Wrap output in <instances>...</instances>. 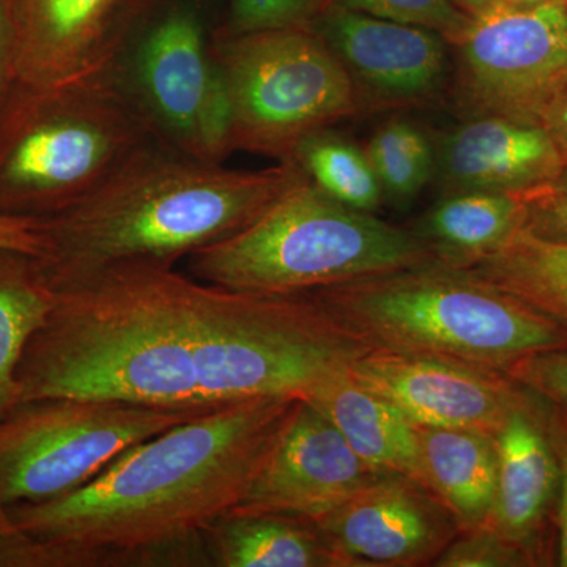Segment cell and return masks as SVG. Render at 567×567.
I'll return each mask as SVG.
<instances>
[{
    "mask_svg": "<svg viewBox=\"0 0 567 567\" xmlns=\"http://www.w3.org/2000/svg\"><path fill=\"white\" fill-rule=\"evenodd\" d=\"M300 399L205 410L130 447L78 491L7 507L61 567L212 566L207 529L238 506Z\"/></svg>",
    "mask_w": 567,
    "mask_h": 567,
    "instance_id": "cell-1",
    "label": "cell"
},
{
    "mask_svg": "<svg viewBox=\"0 0 567 567\" xmlns=\"http://www.w3.org/2000/svg\"><path fill=\"white\" fill-rule=\"evenodd\" d=\"M223 289L155 264H121L55 289L25 347L20 402L85 398L210 410L204 379Z\"/></svg>",
    "mask_w": 567,
    "mask_h": 567,
    "instance_id": "cell-2",
    "label": "cell"
},
{
    "mask_svg": "<svg viewBox=\"0 0 567 567\" xmlns=\"http://www.w3.org/2000/svg\"><path fill=\"white\" fill-rule=\"evenodd\" d=\"M305 178L293 162L229 169L152 141L80 203L40 219L41 271L55 290L114 265L174 267L240 233Z\"/></svg>",
    "mask_w": 567,
    "mask_h": 567,
    "instance_id": "cell-3",
    "label": "cell"
},
{
    "mask_svg": "<svg viewBox=\"0 0 567 567\" xmlns=\"http://www.w3.org/2000/svg\"><path fill=\"white\" fill-rule=\"evenodd\" d=\"M369 350L423 354L506 374L567 350V328L495 287L434 262L309 292Z\"/></svg>",
    "mask_w": 567,
    "mask_h": 567,
    "instance_id": "cell-4",
    "label": "cell"
},
{
    "mask_svg": "<svg viewBox=\"0 0 567 567\" xmlns=\"http://www.w3.org/2000/svg\"><path fill=\"white\" fill-rule=\"evenodd\" d=\"M199 281L235 292L303 295L439 262L435 249L305 178L240 233L188 257Z\"/></svg>",
    "mask_w": 567,
    "mask_h": 567,
    "instance_id": "cell-5",
    "label": "cell"
},
{
    "mask_svg": "<svg viewBox=\"0 0 567 567\" xmlns=\"http://www.w3.org/2000/svg\"><path fill=\"white\" fill-rule=\"evenodd\" d=\"M152 141L111 73L61 85L18 82L0 112V215L51 218Z\"/></svg>",
    "mask_w": 567,
    "mask_h": 567,
    "instance_id": "cell-6",
    "label": "cell"
},
{
    "mask_svg": "<svg viewBox=\"0 0 567 567\" xmlns=\"http://www.w3.org/2000/svg\"><path fill=\"white\" fill-rule=\"evenodd\" d=\"M212 47L229 93L233 152L292 163L308 137L357 111V84L315 29L221 33Z\"/></svg>",
    "mask_w": 567,
    "mask_h": 567,
    "instance_id": "cell-7",
    "label": "cell"
},
{
    "mask_svg": "<svg viewBox=\"0 0 567 567\" xmlns=\"http://www.w3.org/2000/svg\"><path fill=\"white\" fill-rule=\"evenodd\" d=\"M199 413L103 399L22 401L0 420V507L78 491L130 447Z\"/></svg>",
    "mask_w": 567,
    "mask_h": 567,
    "instance_id": "cell-8",
    "label": "cell"
},
{
    "mask_svg": "<svg viewBox=\"0 0 567 567\" xmlns=\"http://www.w3.org/2000/svg\"><path fill=\"white\" fill-rule=\"evenodd\" d=\"M111 76L159 144L210 163L233 152L229 93L193 7L142 24Z\"/></svg>",
    "mask_w": 567,
    "mask_h": 567,
    "instance_id": "cell-9",
    "label": "cell"
},
{
    "mask_svg": "<svg viewBox=\"0 0 567 567\" xmlns=\"http://www.w3.org/2000/svg\"><path fill=\"white\" fill-rule=\"evenodd\" d=\"M454 44L458 84L477 114L540 125L567 84V2L499 0L473 14Z\"/></svg>",
    "mask_w": 567,
    "mask_h": 567,
    "instance_id": "cell-10",
    "label": "cell"
},
{
    "mask_svg": "<svg viewBox=\"0 0 567 567\" xmlns=\"http://www.w3.org/2000/svg\"><path fill=\"white\" fill-rule=\"evenodd\" d=\"M152 0H13L18 82L61 85L111 73Z\"/></svg>",
    "mask_w": 567,
    "mask_h": 567,
    "instance_id": "cell-11",
    "label": "cell"
},
{
    "mask_svg": "<svg viewBox=\"0 0 567 567\" xmlns=\"http://www.w3.org/2000/svg\"><path fill=\"white\" fill-rule=\"evenodd\" d=\"M386 476L354 453L319 406L300 399L234 511L316 520Z\"/></svg>",
    "mask_w": 567,
    "mask_h": 567,
    "instance_id": "cell-12",
    "label": "cell"
},
{
    "mask_svg": "<svg viewBox=\"0 0 567 567\" xmlns=\"http://www.w3.org/2000/svg\"><path fill=\"white\" fill-rule=\"evenodd\" d=\"M349 374L413 424L494 436L524 394L502 372L423 354L369 350L349 365Z\"/></svg>",
    "mask_w": 567,
    "mask_h": 567,
    "instance_id": "cell-13",
    "label": "cell"
},
{
    "mask_svg": "<svg viewBox=\"0 0 567 567\" xmlns=\"http://www.w3.org/2000/svg\"><path fill=\"white\" fill-rule=\"evenodd\" d=\"M311 522L357 567L432 566L462 532L431 491L395 475Z\"/></svg>",
    "mask_w": 567,
    "mask_h": 567,
    "instance_id": "cell-14",
    "label": "cell"
},
{
    "mask_svg": "<svg viewBox=\"0 0 567 567\" xmlns=\"http://www.w3.org/2000/svg\"><path fill=\"white\" fill-rule=\"evenodd\" d=\"M312 29L334 51L354 84L391 102H412L442 84L446 40L439 32L347 9L331 0Z\"/></svg>",
    "mask_w": 567,
    "mask_h": 567,
    "instance_id": "cell-15",
    "label": "cell"
},
{
    "mask_svg": "<svg viewBox=\"0 0 567 567\" xmlns=\"http://www.w3.org/2000/svg\"><path fill=\"white\" fill-rule=\"evenodd\" d=\"M495 443L498 477L491 527L520 548L533 566L546 565L544 543L550 518L557 524L559 472L533 391L524 388Z\"/></svg>",
    "mask_w": 567,
    "mask_h": 567,
    "instance_id": "cell-16",
    "label": "cell"
},
{
    "mask_svg": "<svg viewBox=\"0 0 567 567\" xmlns=\"http://www.w3.org/2000/svg\"><path fill=\"white\" fill-rule=\"evenodd\" d=\"M565 166L539 123L477 115L440 140L435 174L447 194H522L554 181Z\"/></svg>",
    "mask_w": 567,
    "mask_h": 567,
    "instance_id": "cell-17",
    "label": "cell"
},
{
    "mask_svg": "<svg viewBox=\"0 0 567 567\" xmlns=\"http://www.w3.org/2000/svg\"><path fill=\"white\" fill-rule=\"evenodd\" d=\"M306 399L330 417L365 464L409 477L429 491L416 425L385 398L354 382L349 369Z\"/></svg>",
    "mask_w": 567,
    "mask_h": 567,
    "instance_id": "cell-18",
    "label": "cell"
},
{
    "mask_svg": "<svg viewBox=\"0 0 567 567\" xmlns=\"http://www.w3.org/2000/svg\"><path fill=\"white\" fill-rule=\"evenodd\" d=\"M204 539L215 567H357L315 522L282 514L233 511Z\"/></svg>",
    "mask_w": 567,
    "mask_h": 567,
    "instance_id": "cell-19",
    "label": "cell"
},
{
    "mask_svg": "<svg viewBox=\"0 0 567 567\" xmlns=\"http://www.w3.org/2000/svg\"><path fill=\"white\" fill-rule=\"evenodd\" d=\"M416 431L429 491L453 514L462 532L488 527L498 477L495 436L427 425H416Z\"/></svg>",
    "mask_w": 567,
    "mask_h": 567,
    "instance_id": "cell-20",
    "label": "cell"
},
{
    "mask_svg": "<svg viewBox=\"0 0 567 567\" xmlns=\"http://www.w3.org/2000/svg\"><path fill=\"white\" fill-rule=\"evenodd\" d=\"M443 265L524 301L567 328V241L520 229L492 251Z\"/></svg>",
    "mask_w": 567,
    "mask_h": 567,
    "instance_id": "cell-21",
    "label": "cell"
},
{
    "mask_svg": "<svg viewBox=\"0 0 567 567\" xmlns=\"http://www.w3.org/2000/svg\"><path fill=\"white\" fill-rule=\"evenodd\" d=\"M525 218L524 193H453L427 213L420 235L440 264H456L498 248L524 229Z\"/></svg>",
    "mask_w": 567,
    "mask_h": 567,
    "instance_id": "cell-22",
    "label": "cell"
},
{
    "mask_svg": "<svg viewBox=\"0 0 567 567\" xmlns=\"http://www.w3.org/2000/svg\"><path fill=\"white\" fill-rule=\"evenodd\" d=\"M55 305L54 289L29 254L0 249V420L20 404L18 369Z\"/></svg>",
    "mask_w": 567,
    "mask_h": 567,
    "instance_id": "cell-23",
    "label": "cell"
},
{
    "mask_svg": "<svg viewBox=\"0 0 567 567\" xmlns=\"http://www.w3.org/2000/svg\"><path fill=\"white\" fill-rule=\"evenodd\" d=\"M293 163L317 188L354 210L372 212L383 189L364 151L336 134H312L295 153Z\"/></svg>",
    "mask_w": 567,
    "mask_h": 567,
    "instance_id": "cell-24",
    "label": "cell"
},
{
    "mask_svg": "<svg viewBox=\"0 0 567 567\" xmlns=\"http://www.w3.org/2000/svg\"><path fill=\"white\" fill-rule=\"evenodd\" d=\"M383 196L412 200L435 174V147L413 123L394 118L380 126L365 147Z\"/></svg>",
    "mask_w": 567,
    "mask_h": 567,
    "instance_id": "cell-25",
    "label": "cell"
},
{
    "mask_svg": "<svg viewBox=\"0 0 567 567\" xmlns=\"http://www.w3.org/2000/svg\"><path fill=\"white\" fill-rule=\"evenodd\" d=\"M347 9L421 25L439 32L450 43H456L468 25L470 18L451 0H334Z\"/></svg>",
    "mask_w": 567,
    "mask_h": 567,
    "instance_id": "cell-26",
    "label": "cell"
},
{
    "mask_svg": "<svg viewBox=\"0 0 567 567\" xmlns=\"http://www.w3.org/2000/svg\"><path fill=\"white\" fill-rule=\"evenodd\" d=\"M331 0H229V20L221 33L311 28Z\"/></svg>",
    "mask_w": 567,
    "mask_h": 567,
    "instance_id": "cell-27",
    "label": "cell"
},
{
    "mask_svg": "<svg viewBox=\"0 0 567 567\" xmlns=\"http://www.w3.org/2000/svg\"><path fill=\"white\" fill-rule=\"evenodd\" d=\"M432 566L511 567L533 566V563L520 548L507 543L488 525L458 533Z\"/></svg>",
    "mask_w": 567,
    "mask_h": 567,
    "instance_id": "cell-28",
    "label": "cell"
},
{
    "mask_svg": "<svg viewBox=\"0 0 567 567\" xmlns=\"http://www.w3.org/2000/svg\"><path fill=\"white\" fill-rule=\"evenodd\" d=\"M524 196L527 203L524 229L548 240L567 241V164L554 181Z\"/></svg>",
    "mask_w": 567,
    "mask_h": 567,
    "instance_id": "cell-29",
    "label": "cell"
},
{
    "mask_svg": "<svg viewBox=\"0 0 567 567\" xmlns=\"http://www.w3.org/2000/svg\"><path fill=\"white\" fill-rule=\"evenodd\" d=\"M506 375L567 410V350L533 354L511 365Z\"/></svg>",
    "mask_w": 567,
    "mask_h": 567,
    "instance_id": "cell-30",
    "label": "cell"
},
{
    "mask_svg": "<svg viewBox=\"0 0 567 567\" xmlns=\"http://www.w3.org/2000/svg\"><path fill=\"white\" fill-rule=\"evenodd\" d=\"M537 399L558 462L557 565L567 567V410L540 395H537Z\"/></svg>",
    "mask_w": 567,
    "mask_h": 567,
    "instance_id": "cell-31",
    "label": "cell"
},
{
    "mask_svg": "<svg viewBox=\"0 0 567 567\" xmlns=\"http://www.w3.org/2000/svg\"><path fill=\"white\" fill-rule=\"evenodd\" d=\"M0 567H58L50 544L22 532L0 507Z\"/></svg>",
    "mask_w": 567,
    "mask_h": 567,
    "instance_id": "cell-32",
    "label": "cell"
},
{
    "mask_svg": "<svg viewBox=\"0 0 567 567\" xmlns=\"http://www.w3.org/2000/svg\"><path fill=\"white\" fill-rule=\"evenodd\" d=\"M0 249L24 252L40 259L47 249L40 219L0 215Z\"/></svg>",
    "mask_w": 567,
    "mask_h": 567,
    "instance_id": "cell-33",
    "label": "cell"
},
{
    "mask_svg": "<svg viewBox=\"0 0 567 567\" xmlns=\"http://www.w3.org/2000/svg\"><path fill=\"white\" fill-rule=\"evenodd\" d=\"M17 84L13 0H0V112Z\"/></svg>",
    "mask_w": 567,
    "mask_h": 567,
    "instance_id": "cell-34",
    "label": "cell"
},
{
    "mask_svg": "<svg viewBox=\"0 0 567 567\" xmlns=\"http://www.w3.org/2000/svg\"><path fill=\"white\" fill-rule=\"evenodd\" d=\"M540 125L550 134L567 164V84L555 96L554 102L548 104Z\"/></svg>",
    "mask_w": 567,
    "mask_h": 567,
    "instance_id": "cell-35",
    "label": "cell"
},
{
    "mask_svg": "<svg viewBox=\"0 0 567 567\" xmlns=\"http://www.w3.org/2000/svg\"><path fill=\"white\" fill-rule=\"evenodd\" d=\"M458 10L464 11L468 17L481 13V11L488 9V7L495 6L499 0H451Z\"/></svg>",
    "mask_w": 567,
    "mask_h": 567,
    "instance_id": "cell-36",
    "label": "cell"
},
{
    "mask_svg": "<svg viewBox=\"0 0 567 567\" xmlns=\"http://www.w3.org/2000/svg\"><path fill=\"white\" fill-rule=\"evenodd\" d=\"M507 3H514V6H539V3L550 2V0H505Z\"/></svg>",
    "mask_w": 567,
    "mask_h": 567,
    "instance_id": "cell-37",
    "label": "cell"
},
{
    "mask_svg": "<svg viewBox=\"0 0 567 567\" xmlns=\"http://www.w3.org/2000/svg\"><path fill=\"white\" fill-rule=\"evenodd\" d=\"M152 2H153V3H155V2H156V0H152Z\"/></svg>",
    "mask_w": 567,
    "mask_h": 567,
    "instance_id": "cell-38",
    "label": "cell"
},
{
    "mask_svg": "<svg viewBox=\"0 0 567 567\" xmlns=\"http://www.w3.org/2000/svg\"><path fill=\"white\" fill-rule=\"evenodd\" d=\"M566 2H567V0H566Z\"/></svg>",
    "mask_w": 567,
    "mask_h": 567,
    "instance_id": "cell-39",
    "label": "cell"
}]
</instances>
